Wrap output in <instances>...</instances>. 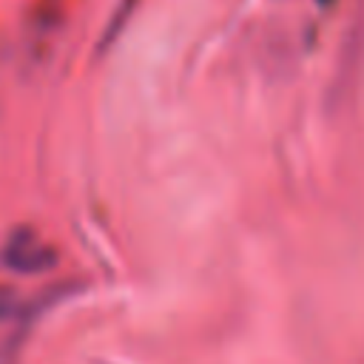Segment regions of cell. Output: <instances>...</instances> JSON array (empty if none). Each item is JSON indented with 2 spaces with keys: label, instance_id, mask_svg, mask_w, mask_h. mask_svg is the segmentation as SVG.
<instances>
[{
  "label": "cell",
  "instance_id": "1",
  "mask_svg": "<svg viewBox=\"0 0 364 364\" xmlns=\"http://www.w3.org/2000/svg\"><path fill=\"white\" fill-rule=\"evenodd\" d=\"M0 264L20 276L46 273L57 264V250L46 245L31 228H17L0 247Z\"/></svg>",
  "mask_w": 364,
  "mask_h": 364
},
{
  "label": "cell",
  "instance_id": "2",
  "mask_svg": "<svg viewBox=\"0 0 364 364\" xmlns=\"http://www.w3.org/2000/svg\"><path fill=\"white\" fill-rule=\"evenodd\" d=\"M136 6H139V0H119V3L114 6L111 17H108V23H105V28H102L100 48H108V46L119 37V31L128 26V20H131V14L136 11Z\"/></svg>",
  "mask_w": 364,
  "mask_h": 364
},
{
  "label": "cell",
  "instance_id": "3",
  "mask_svg": "<svg viewBox=\"0 0 364 364\" xmlns=\"http://www.w3.org/2000/svg\"><path fill=\"white\" fill-rule=\"evenodd\" d=\"M14 290L11 287H6V284H0V321H6V318H11V313H14Z\"/></svg>",
  "mask_w": 364,
  "mask_h": 364
}]
</instances>
